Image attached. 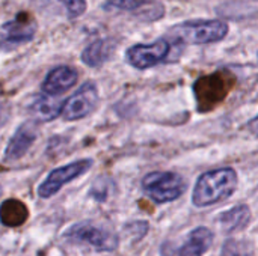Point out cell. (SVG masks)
<instances>
[{
  "mask_svg": "<svg viewBox=\"0 0 258 256\" xmlns=\"http://www.w3.org/2000/svg\"><path fill=\"white\" fill-rule=\"evenodd\" d=\"M237 187V174L233 167H221L204 172L194 189L192 204L204 208L228 199Z\"/></svg>",
  "mask_w": 258,
  "mask_h": 256,
  "instance_id": "6da1fadb",
  "label": "cell"
},
{
  "mask_svg": "<svg viewBox=\"0 0 258 256\" xmlns=\"http://www.w3.org/2000/svg\"><path fill=\"white\" fill-rule=\"evenodd\" d=\"M171 35L187 44H213L228 35V24L222 20H190L172 27Z\"/></svg>",
  "mask_w": 258,
  "mask_h": 256,
  "instance_id": "7a4b0ae2",
  "label": "cell"
},
{
  "mask_svg": "<svg viewBox=\"0 0 258 256\" xmlns=\"http://www.w3.org/2000/svg\"><path fill=\"white\" fill-rule=\"evenodd\" d=\"M187 183L177 172L156 170L144 177L142 190L156 204H168L181 198L186 192Z\"/></svg>",
  "mask_w": 258,
  "mask_h": 256,
  "instance_id": "3957f363",
  "label": "cell"
},
{
  "mask_svg": "<svg viewBox=\"0 0 258 256\" xmlns=\"http://www.w3.org/2000/svg\"><path fill=\"white\" fill-rule=\"evenodd\" d=\"M74 243H85L97 252H113L119 246V238L115 232L94 222H79L71 225L62 235Z\"/></svg>",
  "mask_w": 258,
  "mask_h": 256,
  "instance_id": "277c9868",
  "label": "cell"
},
{
  "mask_svg": "<svg viewBox=\"0 0 258 256\" xmlns=\"http://www.w3.org/2000/svg\"><path fill=\"white\" fill-rule=\"evenodd\" d=\"M92 164H94V161L91 158H80V160H76V161L68 163L65 166L53 169L44 178V181L38 186V189H36L38 196L42 198V199L53 198L68 183H71V181L77 180L79 177L85 175L92 167Z\"/></svg>",
  "mask_w": 258,
  "mask_h": 256,
  "instance_id": "5b68a950",
  "label": "cell"
},
{
  "mask_svg": "<svg viewBox=\"0 0 258 256\" xmlns=\"http://www.w3.org/2000/svg\"><path fill=\"white\" fill-rule=\"evenodd\" d=\"M98 88L92 81L83 83L70 98L63 101L60 118L63 121H79L89 116L98 106Z\"/></svg>",
  "mask_w": 258,
  "mask_h": 256,
  "instance_id": "8992f818",
  "label": "cell"
},
{
  "mask_svg": "<svg viewBox=\"0 0 258 256\" xmlns=\"http://www.w3.org/2000/svg\"><path fill=\"white\" fill-rule=\"evenodd\" d=\"M171 42L160 38L151 44L132 45L125 51V59L136 69H148L165 62L171 54Z\"/></svg>",
  "mask_w": 258,
  "mask_h": 256,
  "instance_id": "52a82bcc",
  "label": "cell"
},
{
  "mask_svg": "<svg viewBox=\"0 0 258 256\" xmlns=\"http://www.w3.org/2000/svg\"><path fill=\"white\" fill-rule=\"evenodd\" d=\"M215 240V234L206 228L198 226L192 229L183 244L174 246L171 241H166L160 246V256H204L210 249Z\"/></svg>",
  "mask_w": 258,
  "mask_h": 256,
  "instance_id": "ba28073f",
  "label": "cell"
},
{
  "mask_svg": "<svg viewBox=\"0 0 258 256\" xmlns=\"http://www.w3.org/2000/svg\"><path fill=\"white\" fill-rule=\"evenodd\" d=\"M36 27V21L27 12L17 14L15 18L2 26V47L11 48L30 42L35 38Z\"/></svg>",
  "mask_w": 258,
  "mask_h": 256,
  "instance_id": "9c48e42d",
  "label": "cell"
},
{
  "mask_svg": "<svg viewBox=\"0 0 258 256\" xmlns=\"http://www.w3.org/2000/svg\"><path fill=\"white\" fill-rule=\"evenodd\" d=\"M38 137V122L27 121L21 124L12 134V137L8 142V146L5 149V160L14 161L21 158L27 154V151L32 148L33 142Z\"/></svg>",
  "mask_w": 258,
  "mask_h": 256,
  "instance_id": "30bf717a",
  "label": "cell"
},
{
  "mask_svg": "<svg viewBox=\"0 0 258 256\" xmlns=\"http://www.w3.org/2000/svg\"><path fill=\"white\" fill-rule=\"evenodd\" d=\"M77 78H79V72L73 66L59 65L51 71H48V74L42 80L41 91L45 95L57 97L70 91L77 83Z\"/></svg>",
  "mask_w": 258,
  "mask_h": 256,
  "instance_id": "8fae6325",
  "label": "cell"
},
{
  "mask_svg": "<svg viewBox=\"0 0 258 256\" xmlns=\"http://www.w3.org/2000/svg\"><path fill=\"white\" fill-rule=\"evenodd\" d=\"M116 50V41L112 38H101L91 42L82 51V62L91 68H98L104 65L113 56Z\"/></svg>",
  "mask_w": 258,
  "mask_h": 256,
  "instance_id": "7c38bea8",
  "label": "cell"
},
{
  "mask_svg": "<svg viewBox=\"0 0 258 256\" xmlns=\"http://www.w3.org/2000/svg\"><path fill=\"white\" fill-rule=\"evenodd\" d=\"M62 106H63V101L42 94V95H38L33 98V101L29 106V113H30L32 119L38 124L50 122V121L56 119L57 116H60Z\"/></svg>",
  "mask_w": 258,
  "mask_h": 256,
  "instance_id": "4fadbf2b",
  "label": "cell"
},
{
  "mask_svg": "<svg viewBox=\"0 0 258 256\" xmlns=\"http://www.w3.org/2000/svg\"><path fill=\"white\" fill-rule=\"evenodd\" d=\"M251 222V210L248 205L234 207L219 216V223L225 232H234L245 229Z\"/></svg>",
  "mask_w": 258,
  "mask_h": 256,
  "instance_id": "5bb4252c",
  "label": "cell"
},
{
  "mask_svg": "<svg viewBox=\"0 0 258 256\" xmlns=\"http://www.w3.org/2000/svg\"><path fill=\"white\" fill-rule=\"evenodd\" d=\"M27 210L18 201H5L0 207V222L6 226H18L26 222Z\"/></svg>",
  "mask_w": 258,
  "mask_h": 256,
  "instance_id": "9a60e30c",
  "label": "cell"
},
{
  "mask_svg": "<svg viewBox=\"0 0 258 256\" xmlns=\"http://www.w3.org/2000/svg\"><path fill=\"white\" fill-rule=\"evenodd\" d=\"M221 253L222 256H254V246L245 240H227Z\"/></svg>",
  "mask_w": 258,
  "mask_h": 256,
  "instance_id": "2e32d148",
  "label": "cell"
},
{
  "mask_svg": "<svg viewBox=\"0 0 258 256\" xmlns=\"http://www.w3.org/2000/svg\"><path fill=\"white\" fill-rule=\"evenodd\" d=\"M57 2L63 6L65 14L70 20L83 15L86 11V0H57Z\"/></svg>",
  "mask_w": 258,
  "mask_h": 256,
  "instance_id": "e0dca14e",
  "label": "cell"
},
{
  "mask_svg": "<svg viewBox=\"0 0 258 256\" xmlns=\"http://www.w3.org/2000/svg\"><path fill=\"white\" fill-rule=\"evenodd\" d=\"M150 0H107L106 6L121 9V11H135V9L141 8L142 5H145Z\"/></svg>",
  "mask_w": 258,
  "mask_h": 256,
  "instance_id": "ac0fdd59",
  "label": "cell"
},
{
  "mask_svg": "<svg viewBox=\"0 0 258 256\" xmlns=\"http://www.w3.org/2000/svg\"><path fill=\"white\" fill-rule=\"evenodd\" d=\"M9 118H11V109H9V106L5 104V103H0V128L8 124Z\"/></svg>",
  "mask_w": 258,
  "mask_h": 256,
  "instance_id": "d6986e66",
  "label": "cell"
},
{
  "mask_svg": "<svg viewBox=\"0 0 258 256\" xmlns=\"http://www.w3.org/2000/svg\"><path fill=\"white\" fill-rule=\"evenodd\" d=\"M248 130H249V133H252L254 136L258 137V116L248 122Z\"/></svg>",
  "mask_w": 258,
  "mask_h": 256,
  "instance_id": "ffe728a7",
  "label": "cell"
},
{
  "mask_svg": "<svg viewBox=\"0 0 258 256\" xmlns=\"http://www.w3.org/2000/svg\"><path fill=\"white\" fill-rule=\"evenodd\" d=\"M2 193H3V187L0 186V198H2Z\"/></svg>",
  "mask_w": 258,
  "mask_h": 256,
  "instance_id": "44dd1931",
  "label": "cell"
}]
</instances>
